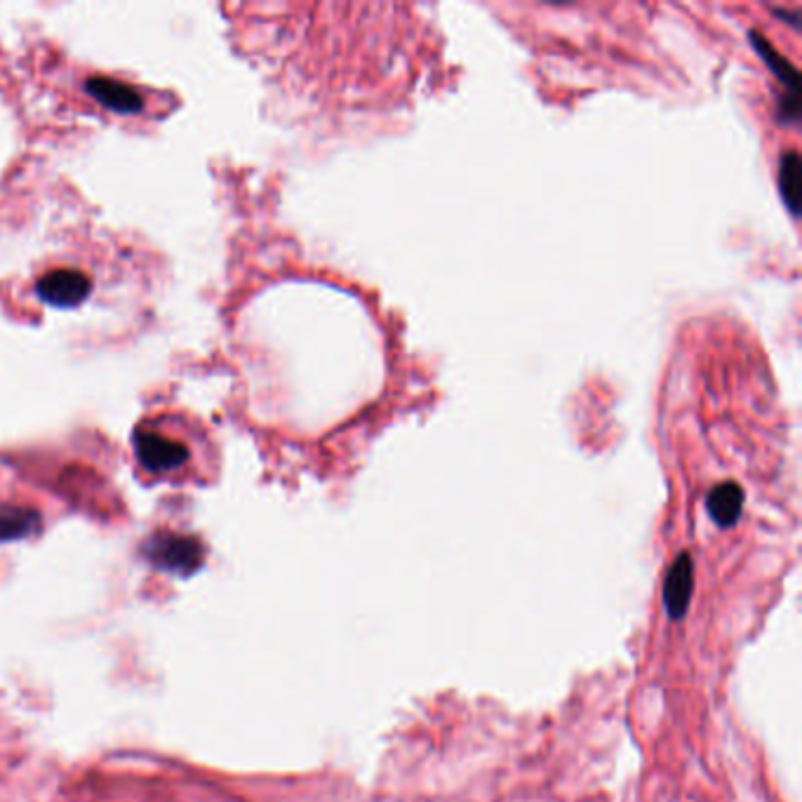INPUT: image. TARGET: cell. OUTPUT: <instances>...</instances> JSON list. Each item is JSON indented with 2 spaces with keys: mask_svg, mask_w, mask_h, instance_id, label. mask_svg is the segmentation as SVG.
I'll list each match as a JSON object with an SVG mask.
<instances>
[{
  "mask_svg": "<svg viewBox=\"0 0 802 802\" xmlns=\"http://www.w3.org/2000/svg\"><path fill=\"white\" fill-rule=\"evenodd\" d=\"M135 454L141 468L153 476L175 474L191 460L188 440L161 421L141 423L135 433Z\"/></svg>",
  "mask_w": 802,
  "mask_h": 802,
  "instance_id": "1",
  "label": "cell"
},
{
  "mask_svg": "<svg viewBox=\"0 0 802 802\" xmlns=\"http://www.w3.org/2000/svg\"><path fill=\"white\" fill-rule=\"evenodd\" d=\"M141 554L153 565L155 570L172 572L188 577L200 570L202 560H206V548L188 534L175 532H155L141 546Z\"/></svg>",
  "mask_w": 802,
  "mask_h": 802,
  "instance_id": "2",
  "label": "cell"
},
{
  "mask_svg": "<svg viewBox=\"0 0 802 802\" xmlns=\"http://www.w3.org/2000/svg\"><path fill=\"white\" fill-rule=\"evenodd\" d=\"M36 292L45 304L59 306V309H71V306L85 302V299L90 297L92 280L83 271L61 266V269H53L40 276Z\"/></svg>",
  "mask_w": 802,
  "mask_h": 802,
  "instance_id": "3",
  "label": "cell"
},
{
  "mask_svg": "<svg viewBox=\"0 0 802 802\" xmlns=\"http://www.w3.org/2000/svg\"><path fill=\"white\" fill-rule=\"evenodd\" d=\"M691 591H695V560H691V554L683 550L673 560L664 579V607L673 621H681L687 615Z\"/></svg>",
  "mask_w": 802,
  "mask_h": 802,
  "instance_id": "4",
  "label": "cell"
},
{
  "mask_svg": "<svg viewBox=\"0 0 802 802\" xmlns=\"http://www.w3.org/2000/svg\"><path fill=\"white\" fill-rule=\"evenodd\" d=\"M88 92L100 104L118 114H139L144 108V100H141L137 88L123 81H112V78H92L88 83Z\"/></svg>",
  "mask_w": 802,
  "mask_h": 802,
  "instance_id": "5",
  "label": "cell"
},
{
  "mask_svg": "<svg viewBox=\"0 0 802 802\" xmlns=\"http://www.w3.org/2000/svg\"><path fill=\"white\" fill-rule=\"evenodd\" d=\"M706 507H709V513L716 521V525L732 527L744 511V490L736 483L716 485L709 492V501H706Z\"/></svg>",
  "mask_w": 802,
  "mask_h": 802,
  "instance_id": "6",
  "label": "cell"
},
{
  "mask_svg": "<svg viewBox=\"0 0 802 802\" xmlns=\"http://www.w3.org/2000/svg\"><path fill=\"white\" fill-rule=\"evenodd\" d=\"M40 530V513L31 509H0V544L20 542Z\"/></svg>",
  "mask_w": 802,
  "mask_h": 802,
  "instance_id": "7",
  "label": "cell"
},
{
  "mask_svg": "<svg viewBox=\"0 0 802 802\" xmlns=\"http://www.w3.org/2000/svg\"><path fill=\"white\" fill-rule=\"evenodd\" d=\"M795 194H798V155L791 153L789 159H786V165H783V196H786V202H789L791 210L798 208Z\"/></svg>",
  "mask_w": 802,
  "mask_h": 802,
  "instance_id": "8",
  "label": "cell"
}]
</instances>
